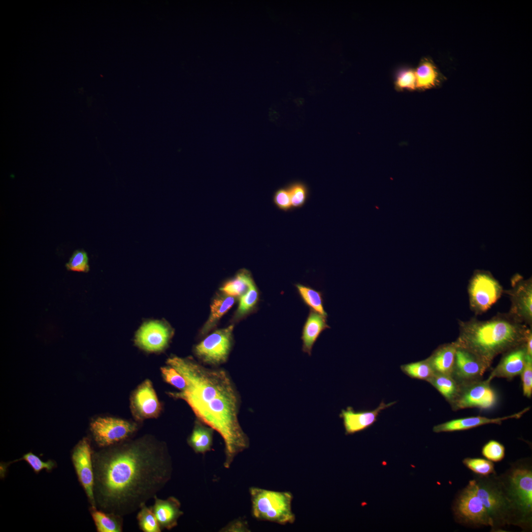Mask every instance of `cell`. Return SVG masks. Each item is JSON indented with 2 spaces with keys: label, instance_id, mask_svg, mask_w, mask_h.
I'll list each match as a JSON object with an SVG mask.
<instances>
[{
  "label": "cell",
  "instance_id": "cell-6",
  "mask_svg": "<svg viewBox=\"0 0 532 532\" xmlns=\"http://www.w3.org/2000/svg\"><path fill=\"white\" fill-rule=\"evenodd\" d=\"M253 516L260 521L285 525L294 522L292 510V495L258 487L249 488Z\"/></svg>",
  "mask_w": 532,
  "mask_h": 532
},
{
  "label": "cell",
  "instance_id": "cell-33",
  "mask_svg": "<svg viewBox=\"0 0 532 532\" xmlns=\"http://www.w3.org/2000/svg\"><path fill=\"white\" fill-rule=\"evenodd\" d=\"M463 464L477 475L487 476L496 473L493 462L479 458H466Z\"/></svg>",
  "mask_w": 532,
  "mask_h": 532
},
{
  "label": "cell",
  "instance_id": "cell-8",
  "mask_svg": "<svg viewBox=\"0 0 532 532\" xmlns=\"http://www.w3.org/2000/svg\"><path fill=\"white\" fill-rule=\"evenodd\" d=\"M503 288L490 273L476 272L468 286L469 305L476 314H482L489 309L500 298Z\"/></svg>",
  "mask_w": 532,
  "mask_h": 532
},
{
  "label": "cell",
  "instance_id": "cell-23",
  "mask_svg": "<svg viewBox=\"0 0 532 532\" xmlns=\"http://www.w3.org/2000/svg\"><path fill=\"white\" fill-rule=\"evenodd\" d=\"M236 300L235 297L221 291L217 293L212 300L209 316L200 330V334L206 335L213 329L222 317L233 305Z\"/></svg>",
  "mask_w": 532,
  "mask_h": 532
},
{
  "label": "cell",
  "instance_id": "cell-12",
  "mask_svg": "<svg viewBox=\"0 0 532 532\" xmlns=\"http://www.w3.org/2000/svg\"><path fill=\"white\" fill-rule=\"evenodd\" d=\"M507 291L511 301L509 314L516 321L532 327V282L531 279L514 278Z\"/></svg>",
  "mask_w": 532,
  "mask_h": 532
},
{
  "label": "cell",
  "instance_id": "cell-10",
  "mask_svg": "<svg viewBox=\"0 0 532 532\" xmlns=\"http://www.w3.org/2000/svg\"><path fill=\"white\" fill-rule=\"evenodd\" d=\"M234 325L217 330L195 347L197 356L204 363L217 366L228 360L233 344Z\"/></svg>",
  "mask_w": 532,
  "mask_h": 532
},
{
  "label": "cell",
  "instance_id": "cell-18",
  "mask_svg": "<svg viewBox=\"0 0 532 532\" xmlns=\"http://www.w3.org/2000/svg\"><path fill=\"white\" fill-rule=\"evenodd\" d=\"M527 356L525 342L503 354L500 362L492 371L488 378L495 377L511 379L520 375L524 367Z\"/></svg>",
  "mask_w": 532,
  "mask_h": 532
},
{
  "label": "cell",
  "instance_id": "cell-37",
  "mask_svg": "<svg viewBox=\"0 0 532 532\" xmlns=\"http://www.w3.org/2000/svg\"><path fill=\"white\" fill-rule=\"evenodd\" d=\"M161 372L165 380L179 390L183 391L186 387L184 378L173 367L168 366L161 368Z\"/></svg>",
  "mask_w": 532,
  "mask_h": 532
},
{
  "label": "cell",
  "instance_id": "cell-32",
  "mask_svg": "<svg viewBox=\"0 0 532 532\" xmlns=\"http://www.w3.org/2000/svg\"><path fill=\"white\" fill-rule=\"evenodd\" d=\"M140 529L144 532H161V528L151 508L143 504L136 516Z\"/></svg>",
  "mask_w": 532,
  "mask_h": 532
},
{
  "label": "cell",
  "instance_id": "cell-43",
  "mask_svg": "<svg viewBox=\"0 0 532 532\" xmlns=\"http://www.w3.org/2000/svg\"><path fill=\"white\" fill-rule=\"evenodd\" d=\"M527 354L532 357V332H529L525 341Z\"/></svg>",
  "mask_w": 532,
  "mask_h": 532
},
{
  "label": "cell",
  "instance_id": "cell-11",
  "mask_svg": "<svg viewBox=\"0 0 532 532\" xmlns=\"http://www.w3.org/2000/svg\"><path fill=\"white\" fill-rule=\"evenodd\" d=\"M137 428L134 423L113 417H99L90 424L91 431L97 444L111 446L126 440Z\"/></svg>",
  "mask_w": 532,
  "mask_h": 532
},
{
  "label": "cell",
  "instance_id": "cell-31",
  "mask_svg": "<svg viewBox=\"0 0 532 532\" xmlns=\"http://www.w3.org/2000/svg\"><path fill=\"white\" fill-rule=\"evenodd\" d=\"M402 372L411 378L428 381L434 372L427 359L400 366Z\"/></svg>",
  "mask_w": 532,
  "mask_h": 532
},
{
  "label": "cell",
  "instance_id": "cell-40",
  "mask_svg": "<svg viewBox=\"0 0 532 532\" xmlns=\"http://www.w3.org/2000/svg\"><path fill=\"white\" fill-rule=\"evenodd\" d=\"M396 85L399 89L413 90L416 88L415 71L411 69L400 71L397 75Z\"/></svg>",
  "mask_w": 532,
  "mask_h": 532
},
{
  "label": "cell",
  "instance_id": "cell-13",
  "mask_svg": "<svg viewBox=\"0 0 532 532\" xmlns=\"http://www.w3.org/2000/svg\"><path fill=\"white\" fill-rule=\"evenodd\" d=\"M92 450L89 440L83 439L72 454V461L79 479L83 487L92 508H96L94 494L95 477L92 459Z\"/></svg>",
  "mask_w": 532,
  "mask_h": 532
},
{
  "label": "cell",
  "instance_id": "cell-39",
  "mask_svg": "<svg viewBox=\"0 0 532 532\" xmlns=\"http://www.w3.org/2000/svg\"><path fill=\"white\" fill-rule=\"evenodd\" d=\"M272 201L275 206L281 211L287 212L293 209L287 187L277 189L274 193Z\"/></svg>",
  "mask_w": 532,
  "mask_h": 532
},
{
  "label": "cell",
  "instance_id": "cell-21",
  "mask_svg": "<svg viewBox=\"0 0 532 532\" xmlns=\"http://www.w3.org/2000/svg\"><path fill=\"white\" fill-rule=\"evenodd\" d=\"M330 328L331 327L327 323V318L310 310L302 329L301 339L302 341V352L311 356L314 344L321 333Z\"/></svg>",
  "mask_w": 532,
  "mask_h": 532
},
{
  "label": "cell",
  "instance_id": "cell-38",
  "mask_svg": "<svg viewBox=\"0 0 532 532\" xmlns=\"http://www.w3.org/2000/svg\"><path fill=\"white\" fill-rule=\"evenodd\" d=\"M523 395L531 398L532 395V357L527 354L524 367L521 374Z\"/></svg>",
  "mask_w": 532,
  "mask_h": 532
},
{
  "label": "cell",
  "instance_id": "cell-19",
  "mask_svg": "<svg viewBox=\"0 0 532 532\" xmlns=\"http://www.w3.org/2000/svg\"><path fill=\"white\" fill-rule=\"evenodd\" d=\"M530 408L528 407L513 414L495 418L478 416L453 419L434 426L432 431L436 433L453 432L469 430L487 424L500 425L506 420L520 418Z\"/></svg>",
  "mask_w": 532,
  "mask_h": 532
},
{
  "label": "cell",
  "instance_id": "cell-22",
  "mask_svg": "<svg viewBox=\"0 0 532 532\" xmlns=\"http://www.w3.org/2000/svg\"><path fill=\"white\" fill-rule=\"evenodd\" d=\"M456 348L454 342L442 344L427 358L434 373L452 375Z\"/></svg>",
  "mask_w": 532,
  "mask_h": 532
},
{
  "label": "cell",
  "instance_id": "cell-15",
  "mask_svg": "<svg viewBox=\"0 0 532 532\" xmlns=\"http://www.w3.org/2000/svg\"><path fill=\"white\" fill-rule=\"evenodd\" d=\"M171 335V330L165 324L150 321L144 323L137 331L135 342L146 351H160L167 346Z\"/></svg>",
  "mask_w": 532,
  "mask_h": 532
},
{
  "label": "cell",
  "instance_id": "cell-1",
  "mask_svg": "<svg viewBox=\"0 0 532 532\" xmlns=\"http://www.w3.org/2000/svg\"><path fill=\"white\" fill-rule=\"evenodd\" d=\"M125 441L97 455L94 475L101 506L122 517L154 499L173 471L165 443L148 436Z\"/></svg>",
  "mask_w": 532,
  "mask_h": 532
},
{
  "label": "cell",
  "instance_id": "cell-16",
  "mask_svg": "<svg viewBox=\"0 0 532 532\" xmlns=\"http://www.w3.org/2000/svg\"><path fill=\"white\" fill-rule=\"evenodd\" d=\"M396 401L385 403L382 400L376 409L367 411H355L352 407L348 406L342 409L339 417L342 419L346 435L361 432L372 426L377 419L380 413L392 406Z\"/></svg>",
  "mask_w": 532,
  "mask_h": 532
},
{
  "label": "cell",
  "instance_id": "cell-17",
  "mask_svg": "<svg viewBox=\"0 0 532 532\" xmlns=\"http://www.w3.org/2000/svg\"><path fill=\"white\" fill-rule=\"evenodd\" d=\"M135 416L142 420L157 417L161 405L151 382L146 380L135 391L132 399Z\"/></svg>",
  "mask_w": 532,
  "mask_h": 532
},
{
  "label": "cell",
  "instance_id": "cell-3",
  "mask_svg": "<svg viewBox=\"0 0 532 532\" xmlns=\"http://www.w3.org/2000/svg\"><path fill=\"white\" fill-rule=\"evenodd\" d=\"M459 325V334L454 342L474 354L487 369L498 355L524 343L532 330L509 314L486 321H460Z\"/></svg>",
  "mask_w": 532,
  "mask_h": 532
},
{
  "label": "cell",
  "instance_id": "cell-35",
  "mask_svg": "<svg viewBox=\"0 0 532 532\" xmlns=\"http://www.w3.org/2000/svg\"><path fill=\"white\" fill-rule=\"evenodd\" d=\"M481 453L487 460L498 462L502 461L505 456V447L499 442L491 440L482 447Z\"/></svg>",
  "mask_w": 532,
  "mask_h": 532
},
{
  "label": "cell",
  "instance_id": "cell-42",
  "mask_svg": "<svg viewBox=\"0 0 532 532\" xmlns=\"http://www.w3.org/2000/svg\"><path fill=\"white\" fill-rule=\"evenodd\" d=\"M220 532H250L247 522L243 518L235 519L222 528Z\"/></svg>",
  "mask_w": 532,
  "mask_h": 532
},
{
  "label": "cell",
  "instance_id": "cell-24",
  "mask_svg": "<svg viewBox=\"0 0 532 532\" xmlns=\"http://www.w3.org/2000/svg\"><path fill=\"white\" fill-rule=\"evenodd\" d=\"M214 429L200 421L195 423L188 443L197 454H205L212 450Z\"/></svg>",
  "mask_w": 532,
  "mask_h": 532
},
{
  "label": "cell",
  "instance_id": "cell-36",
  "mask_svg": "<svg viewBox=\"0 0 532 532\" xmlns=\"http://www.w3.org/2000/svg\"><path fill=\"white\" fill-rule=\"evenodd\" d=\"M69 270L87 272L89 270L88 257L83 250H76L66 265Z\"/></svg>",
  "mask_w": 532,
  "mask_h": 532
},
{
  "label": "cell",
  "instance_id": "cell-28",
  "mask_svg": "<svg viewBox=\"0 0 532 532\" xmlns=\"http://www.w3.org/2000/svg\"><path fill=\"white\" fill-rule=\"evenodd\" d=\"M92 516L99 532H121L123 531L122 516L113 513H106L92 508Z\"/></svg>",
  "mask_w": 532,
  "mask_h": 532
},
{
  "label": "cell",
  "instance_id": "cell-34",
  "mask_svg": "<svg viewBox=\"0 0 532 532\" xmlns=\"http://www.w3.org/2000/svg\"><path fill=\"white\" fill-rule=\"evenodd\" d=\"M293 209L302 207L308 197V190L305 184L300 182L291 183L287 187Z\"/></svg>",
  "mask_w": 532,
  "mask_h": 532
},
{
  "label": "cell",
  "instance_id": "cell-27",
  "mask_svg": "<svg viewBox=\"0 0 532 532\" xmlns=\"http://www.w3.org/2000/svg\"><path fill=\"white\" fill-rule=\"evenodd\" d=\"M297 292L303 303L310 308L327 318L324 309L323 294L322 292L301 283L295 285Z\"/></svg>",
  "mask_w": 532,
  "mask_h": 532
},
{
  "label": "cell",
  "instance_id": "cell-30",
  "mask_svg": "<svg viewBox=\"0 0 532 532\" xmlns=\"http://www.w3.org/2000/svg\"><path fill=\"white\" fill-rule=\"evenodd\" d=\"M416 88L426 89L434 86L438 74L434 66L428 61L422 62L415 71Z\"/></svg>",
  "mask_w": 532,
  "mask_h": 532
},
{
  "label": "cell",
  "instance_id": "cell-20",
  "mask_svg": "<svg viewBox=\"0 0 532 532\" xmlns=\"http://www.w3.org/2000/svg\"><path fill=\"white\" fill-rule=\"evenodd\" d=\"M154 499V503L150 508L161 529L169 530L177 526L178 519L183 515L180 501L173 496L163 499L156 496Z\"/></svg>",
  "mask_w": 532,
  "mask_h": 532
},
{
  "label": "cell",
  "instance_id": "cell-9",
  "mask_svg": "<svg viewBox=\"0 0 532 532\" xmlns=\"http://www.w3.org/2000/svg\"><path fill=\"white\" fill-rule=\"evenodd\" d=\"M492 380L479 379L460 384L459 393L450 404L453 410L468 408L490 409L497 402L496 392L491 385Z\"/></svg>",
  "mask_w": 532,
  "mask_h": 532
},
{
  "label": "cell",
  "instance_id": "cell-5",
  "mask_svg": "<svg viewBox=\"0 0 532 532\" xmlns=\"http://www.w3.org/2000/svg\"><path fill=\"white\" fill-rule=\"evenodd\" d=\"M468 482L488 512L492 532L502 531L506 525L515 526L514 512L499 476L477 475Z\"/></svg>",
  "mask_w": 532,
  "mask_h": 532
},
{
  "label": "cell",
  "instance_id": "cell-26",
  "mask_svg": "<svg viewBox=\"0 0 532 532\" xmlns=\"http://www.w3.org/2000/svg\"><path fill=\"white\" fill-rule=\"evenodd\" d=\"M450 403L458 395L460 384L452 375L434 373L428 381Z\"/></svg>",
  "mask_w": 532,
  "mask_h": 532
},
{
  "label": "cell",
  "instance_id": "cell-4",
  "mask_svg": "<svg viewBox=\"0 0 532 532\" xmlns=\"http://www.w3.org/2000/svg\"><path fill=\"white\" fill-rule=\"evenodd\" d=\"M511 502L515 517V526L525 531L532 528V466L530 459L512 464L499 475Z\"/></svg>",
  "mask_w": 532,
  "mask_h": 532
},
{
  "label": "cell",
  "instance_id": "cell-7",
  "mask_svg": "<svg viewBox=\"0 0 532 532\" xmlns=\"http://www.w3.org/2000/svg\"><path fill=\"white\" fill-rule=\"evenodd\" d=\"M452 510L455 521L461 525L473 528L491 527L488 512L469 482L456 495Z\"/></svg>",
  "mask_w": 532,
  "mask_h": 532
},
{
  "label": "cell",
  "instance_id": "cell-25",
  "mask_svg": "<svg viewBox=\"0 0 532 532\" xmlns=\"http://www.w3.org/2000/svg\"><path fill=\"white\" fill-rule=\"evenodd\" d=\"M255 284L251 272L241 268L235 275L227 280L220 288V291L231 296L239 298Z\"/></svg>",
  "mask_w": 532,
  "mask_h": 532
},
{
  "label": "cell",
  "instance_id": "cell-41",
  "mask_svg": "<svg viewBox=\"0 0 532 532\" xmlns=\"http://www.w3.org/2000/svg\"><path fill=\"white\" fill-rule=\"evenodd\" d=\"M23 459L33 468L36 472H38L43 469L51 470L54 466V463L51 461L44 462L41 461L37 456L32 453L25 454Z\"/></svg>",
  "mask_w": 532,
  "mask_h": 532
},
{
  "label": "cell",
  "instance_id": "cell-29",
  "mask_svg": "<svg viewBox=\"0 0 532 532\" xmlns=\"http://www.w3.org/2000/svg\"><path fill=\"white\" fill-rule=\"evenodd\" d=\"M239 299L238 306L233 318L234 321L240 320L256 308L260 299V293L256 283Z\"/></svg>",
  "mask_w": 532,
  "mask_h": 532
},
{
  "label": "cell",
  "instance_id": "cell-14",
  "mask_svg": "<svg viewBox=\"0 0 532 532\" xmlns=\"http://www.w3.org/2000/svg\"><path fill=\"white\" fill-rule=\"evenodd\" d=\"M487 369L485 366L474 354L465 348L457 346L452 376L460 384L481 379Z\"/></svg>",
  "mask_w": 532,
  "mask_h": 532
},
{
  "label": "cell",
  "instance_id": "cell-2",
  "mask_svg": "<svg viewBox=\"0 0 532 532\" xmlns=\"http://www.w3.org/2000/svg\"><path fill=\"white\" fill-rule=\"evenodd\" d=\"M185 379L186 387L171 397L185 400L199 421L217 431L225 444L224 466L249 446L238 420L240 399L236 388L223 369L207 368L191 359L172 356L167 360Z\"/></svg>",
  "mask_w": 532,
  "mask_h": 532
}]
</instances>
